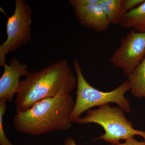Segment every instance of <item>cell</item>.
I'll use <instances>...</instances> for the list:
<instances>
[{"mask_svg":"<svg viewBox=\"0 0 145 145\" xmlns=\"http://www.w3.org/2000/svg\"><path fill=\"white\" fill-rule=\"evenodd\" d=\"M100 4L110 24L120 25L125 14L123 0H101Z\"/></svg>","mask_w":145,"mask_h":145,"instance_id":"cell-11","label":"cell"},{"mask_svg":"<svg viewBox=\"0 0 145 145\" xmlns=\"http://www.w3.org/2000/svg\"><path fill=\"white\" fill-rule=\"evenodd\" d=\"M100 1L101 0H70L69 3L75 8L99 3Z\"/></svg>","mask_w":145,"mask_h":145,"instance_id":"cell-14","label":"cell"},{"mask_svg":"<svg viewBox=\"0 0 145 145\" xmlns=\"http://www.w3.org/2000/svg\"><path fill=\"white\" fill-rule=\"evenodd\" d=\"M75 103L73 97L66 94L39 101L15 115L14 128L21 133L35 136L69 130L72 127L70 118Z\"/></svg>","mask_w":145,"mask_h":145,"instance_id":"cell-2","label":"cell"},{"mask_svg":"<svg viewBox=\"0 0 145 145\" xmlns=\"http://www.w3.org/2000/svg\"><path fill=\"white\" fill-rule=\"evenodd\" d=\"M64 145H78L75 142V141L73 138L71 137H68L67 138L65 141Z\"/></svg>","mask_w":145,"mask_h":145,"instance_id":"cell-16","label":"cell"},{"mask_svg":"<svg viewBox=\"0 0 145 145\" xmlns=\"http://www.w3.org/2000/svg\"><path fill=\"white\" fill-rule=\"evenodd\" d=\"M145 58V32L133 29L123 37L120 45L109 61L113 67L121 69L127 77Z\"/></svg>","mask_w":145,"mask_h":145,"instance_id":"cell-6","label":"cell"},{"mask_svg":"<svg viewBox=\"0 0 145 145\" xmlns=\"http://www.w3.org/2000/svg\"><path fill=\"white\" fill-rule=\"evenodd\" d=\"M127 78L131 94L139 99L145 98V58Z\"/></svg>","mask_w":145,"mask_h":145,"instance_id":"cell-10","label":"cell"},{"mask_svg":"<svg viewBox=\"0 0 145 145\" xmlns=\"http://www.w3.org/2000/svg\"><path fill=\"white\" fill-rule=\"evenodd\" d=\"M3 67L4 71L0 78V99L12 102L20 88V78L29 73L28 65L21 63L17 58H13L8 65L5 64Z\"/></svg>","mask_w":145,"mask_h":145,"instance_id":"cell-7","label":"cell"},{"mask_svg":"<svg viewBox=\"0 0 145 145\" xmlns=\"http://www.w3.org/2000/svg\"><path fill=\"white\" fill-rule=\"evenodd\" d=\"M74 14L82 25L97 32L106 31L111 25L100 3L75 8Z\"/></svg>","mask_w":145,"mask_h":145,"instance_id":"cell-8","label":"cell"},{"mask_svg":"<svg viewBox=\"0 0 145 145\" xmlns=\"http://www.w3.org/2000/svg\"><path fill=\"white\" fill-rule=\"evenodd\" d=\"M7 100L0 99V145H14L6 135L4 129L3 116L7 107Z\"/></svg>","mask_w":145,"mask_h":145,"instance_id":"cell-12","label":"cell"},{"mask_svg":"<svg viewBox=\"0 0 145 145\" xmlns=\"http://www.w3.org/2000/svg\"><path fill=\"white\" fill-rule=\"evenodd\" d=\"M73 66L77 80L76 98L71 116V121L77 123L83 113L95 107L103 106L110 103L117 104L125 112H131L128 99L125 94L130 90L129 83L125 80L117 88L108 92L101 91L90 85L86 80L82 72L80 63L76 59Z\"/></svg>","mask_w":145,"mask_h":145,"instance_id":"cell-3","label":"cell"},{"mask_svg":"<svg viewBox=\"0 0 145 145\" xmlns=\"http://www.w3.org/2000/svg\"><path fill=\"white\" fill-rule=\"evenodd\" d=\"M108 145H145V141L139 142L136 140L134 137L130 138L125 140L123 143H119L117 144H109Z\"/></svg>","mask_w":145,"mask_h":145,"instance_id":"cell-15","label":"cell"},{"mask_svg":"<svg viewBox=\"0 0 145 145\" xmlns=\"http://www.w3.org/2000/svg\"><path fill=\"white\" fill-rule=\"evenodd\" d=\"M80 125L95 123L103 128L105 133L95 140H102L110 144H117L121 140H126L139 135L145 141V131L135 129L132 122L127 119L124 111L119 106H110L108 104L96 109L89 110L85 117H81Z\"/></svg>","mask_w":145,"mask_h":145,"instance_id":"cell-4","label":"cell"},{"mask_svg":"<svg viewBox=\"0 0 145 145\" xmlns=\"http://www.w3.org/2000/svg\"><path fill=\"white\" fill-rule=\"evenodd\" d=\"M32 10L25 0H16L14 13L8 18L6 40L0 45V66L6 63V56L31 41Z\"/></svg>","mask_w":145,"mask_h":145,"instance_id":"cell-5","label":"cell"},{"mask_svg":"<svg viewBox=\"0 0 145 145\" xmlns=\"http://www.w3.org/2000/svg\"><path fill=\"white\" fill-rule=\"evenodd\" d=\"M120 25L122 28L145 32V0L134 10L124 14Z\"/></svg>","mask_w":145,"mask_h":145,"instance_id":"cell-9","label":"cell"},{"mask_svg":"<svg viewBox=\"0 0 145 145\" xmlns=\"http://www.w3.org/2000/svg\"><path fill=\"white\" fill-rule=\"evenodd\" d=\"M144 1V0H123V9L125 14L134 10Z\"/></svg>","mask_w":145,"mask_h":145,"instance_id":"cell-13","label":"cell"},{"mask_svg":"<svg viewBox=\"0 0 145 145\" xmlns=\"http://www.w3.org/2000/svg\"><path fill=\"white\" fill-rule=\"evenodd\" d=\"M77 85V78L66 60L58 61L36 72H29L21 81L16 94V114L44 99L59 94H70Z\"/></svg>","mask_w":145,"mask_h":145,"instance_id":"cell-1","label":"cell"}]
</instances>
